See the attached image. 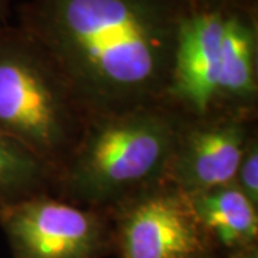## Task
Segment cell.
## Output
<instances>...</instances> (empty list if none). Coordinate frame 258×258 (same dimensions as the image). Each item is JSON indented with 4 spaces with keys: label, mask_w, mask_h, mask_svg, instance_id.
I'll return each mask as SVG.
<instances>
[{
    "label": "cell",
    "mask_w": 258,
    "mask_h": 258,
    "mask_svg": "<svg viewBox=\"0 0 258 258\" xmlns=\"http://www.w3.org/2000/svg\"><path fill=\"white\" fill-rule=\"evenodd\" d=\"M184 0H25L18 26L92 115L164 101Z\"/></svg>",
    "instance_id": "cell-1"
},
{
    "label": "cell",
    "mask_w": 258,
    "mask_h": 258,
    "mask_svg": "<svg viewBox=\"0 0 258 258\" xmlns=\"http://www.w3.org/2000/svg\"><path fill=\"white\" fill-rule=\"evenodd\" d=\"M186 116L166 101L92 115L74 152L55 175L52 194L109 211L165 181Z\"/></svg>",
    "instance_id": "cell-2"
},
{
    "label": "cell",
    "mask_w": 258,
    "mask_h": 258,
    "mask_svg": "<svg viewBox=\"0 0 258 258\" xmlns=\"http://www.w3.org/2000/svg\"><path fill=\"white\" fill-rule=\"evenodd\" d=\"M164 101L189 119L257 118L258 3L188 10Z\"/></svg>",
    "instance_id": "cell-3"
},
{
    "label": "cell",
    "mask_w": 258,
    "mask_h": 258,
    "mask_svg": "<svg viewBox=\"0 0 258 258\" xmlns=\"http://www.w3.org/2000/svg\"><path fill=\"white\" fill-rule=\"evenodd\" d=\"M91 118L52 56L18 25H0V134L56 175Z\"/></svg>",
    "instance_id": "cell-4"
},
{
    "label": "cell",
    "mask_w": 258,
    "mask_h": 258,
    "mask_svg": "<svg viewBox=\"0 0 258 258\" xmlns=\"http://www.w3.org/2000/svg\"><path fill=\"white\" fill-rule=\"evenodd\" d=\"M15 258H102L112 247L108 211L43 194L0 210Z\"/></svg>",
    "instance_id": "cell-5"
},
{
    "label": "cell",
    "mask_w": 258,
    "mask_h": 258,
    "mask_svg": "<svg viewBox=\"0 0 258 258\" xmlns=\"http://www.w3.org/2000/svg\"><path fill=\"white\" fill-rule=\"evenodd\" d=\"M120 258H210L211 245L189 195L166 181L109 210Z\"/></svg>",
    "instance_id": "cell-6"
},
{
    "label": "cell",
    "mask_w": 258,
    "mask_h": 258,
    "mask_svg": "<svg viewBox=\"0 0 258 258\" xmlns=\"http://www.w3.org/2000/svg\"><path fill=\"white\" fill-rule=\"evenodd\" d=\"M255 132L257 118L252 116L186 118L169 159L165 181L186 195L232 184L242 152Z\"/></svg>",
    "instance_id": "cell-7"
},
{
    "label": "cell",
    "mask_w": 258,
    "mask_h": 258,
    "mask_svg": "<svg viewBox=\"0 0 258 258\" xmlns=\"http://www.w3.org/2000/svg\"><path fill=\"white\" fill-rule=\"evenodd\" d=\"M189 200L211 248L231 254L257 247L258 207L234 182L189 195Z\"/></svg>",
    "instance_id": "cell-8"
},
{
    "label": "cell",
    "mask_w": 258,
    "mask_h": 258,
    "mask_svg": "<svg viewBox=\"0 0 258 258\" xmlns=\"http://www.w3.org/2000/svg\"><path fill=\"white\" fill-rule=\"evenodd\" d=\"M55 174L25 147L0 134V210L30 197L52 194Z\"/></svg>",
    "instance_id": "cell-9"
},
{
    "label": "cell",
    "mask_w": 258,
    "mask_h": 258,
    "mask_svg": "<svg viewBox=\"0 0 258 258\" xmlns=\"http://www.w3.org/2000/svg\"><path fill=\"white\" fill-rule=\"evenodd\" d=\"M234 184L258 207V132L251 137L242 152Z\"/></svg>",
    "instance_id": "cell-10"
},
{
    "label": "cell",
    "mask_w": 258,
    "mask_h": 258,
    "mask_svg": "<svg viewBox=\"0 0 258 258\" xmlns=\"http://www.w3.org/2000/svg\"><path fill=\"white\" fill-rule=\"evenodd\" d=\"M188 10H210L227 8V6H242L255 5L258 0H184Z\"/></svg>",
    "instance_id": "cell-11"
},
{
    "label": "cell",
    "mask_w": 258,
    "mask_h": 258,
    "mask_svg": "<svg viewBox=\"0 0 258 258\" xmlns=\"http://www.w3.org/2000/svg\"><path fill=\"white\" fill-rule=\"evenodd\" d=\"M230 258H258V249L257 247L240 249V251L231 252Z\"/></svg>",
    "instance_id": "cell-12"
},
{
    "label": "cell",
    "mask_w": 258,
    "mask_h": 258,
    "mask_svg": "<svg viewBox=\"0 0 258 258\" xmlns=\"http://www.w3.org/2000/svg\"><path fill=\"white\" fill-rule=\"evenodd\" d=\"M12 0H0V23H8V15H9Z\"/></svg>",
    "instance_id": "cell-13"
},
{
    "label": "cell",
    "mask_w": 258,
    "mask_h": 258,
    "mask_svg": "<svg viewBox=\"0 0 258 258\" xmlns=\"http://www.w3.org/2000/svg\"><path fill=\"white\" fill-rule=\"evenodd\" d=\"M0 25H3V23H0Z\"/></svg>",
    "instance_id": "cell-14"
}]
</instances>
